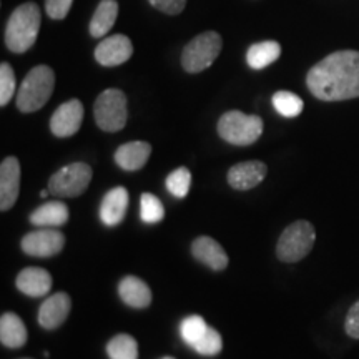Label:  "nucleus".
<instances>
[{"label": "nucleus", "instance_id": "f257e3e1", "mask_svg": "<svg viewBox=\"0 0 359 359\" xmlns=\"http://www.w3.org/2000/svg\"><path fill=\"white\" fill-rule=\"evenodd\" d=\"M309 92L323 102L359 97V52L339 50L323 58L306 75Z\"/></svg>", "mask_w": 359, "mask_h": 359}, {"label": "nucleus", "instance_id": "f03ea898", "mask_svg": "<svg viewBox=\"0 0 359 359\" xmlns=\"http://www.w3.org/2000/svg\"><path fill=\"white\" fill-rule=\"evenodd\" d=\"M42 13L37 4L25 2L12 12L6 27V45L13 53H24L37 40Z\"/></svg>", "mask_w": 359, "mask_h": 359}, {"label": "nucleus", "instance_id": "7ed1b4c3", "mask_svg": "<svg viewBox=\"0 0 359 359\" xmlns=\"http://www.w3.org/2000/svg\"><path fill=\"white\" fill-rule=\"evenodd\" d=\"M53 88H55V74L50 67H34L20 83L19 93H17V109L24 114L40 110L50 100Z\"/></svg>", "mask_w": 359, "mask_h": 359}, {"label": "nucleus", "instance_id": "20e7f679", "mask_svg": "<svg viewBox=\"0 0 359 359\" xmlns=\"http://www.w3.org/2000/svg\"><path fill=\"white\" fill-rule=\"evenodd\" d=\"M217 128L224 142L236 147H248L262 137L263 120L258 115H246L240 110H230L219 116Z\"/></svg>", "mask_w": 359, "mask_h": 359}, {"label": "nucleus", "instance_id": "39448f33", "mask_svg": "<svg viewBox=\"0 0 359 359\" xmlns=\"http://www.w3.org/2000/svg\"><path fill=\"white\" fill-rule=\"evenodd\" d=\"M316 241L314 226L306 219H298L291 223L281 233L276 245V257L283 263H298L306 258Z\"/></svg>", "mask_w": 359, "mask_h": 359}, {"label": "nucleus", "instance_id": "423d86ee", "mask_svg": "<svg viewBox=\"0 0 359 359\" xmlns=\"http://www.w3.org/2000/svg\"><path fill=\"white\" fill-rule=\"evenodd\" d=\"M223 40L218 32H203L196 35L185 45L182 52V65L188 74H200L213 65L219 52H222Z\"/></svg>", "mask_w": 359, "mask_h": 359}, {"label": "nucleus", "instance_id": "0eeeda50", "mask_svg": "<svg viewBox=\"0 0 359 359\" xmlns=\"http://www.w3.org/2000/svg\"><path fill=\"white\" fill-rule=\"evenodd\" d=\"M93 115H95V123L103 132H120L128 120L127 110V97L122 90L107 88L102 92L93 105Z\"/></svg>", "mask_w": 359, "mask_h": 359}, {"label": "nucleus", "instance_id": "6e6552de", "mask_svg": "<svg viewBox=\"0 0 359 359\" xmlns=\"http://www.w3.org/2000/svg\"><path fill=\"white\" fill-rule=\"evenodd\" d=\"M90 182H92L90 165L83 161H75L53 173L48 182V191L58 198H75L87 190Z\"/></svg>", "mask_w": 359, "mask_h": 359}, {"label": "nucleus", "instance_id": "1a4fd4ad", "mask_svg": "<svg viewBox=\"0 0 359 359\" xmlns=\"http://www.w3.org/2000/svg\"><path fill=\"white\" fill-rule=\"evenodd\" d=\"M20 246L22 251L29 257L52 258L64 250L65 236L55 228H40V230L27 233L22 238Z\"/></svg>", "mask_w": 359, "mask_h": 359}, {"label": "nucleus", "instance_id": "9d476101", "mask_svg": "<svg viewBox=\"0 0 359 359\" xmlns=\"http://www.w3.org/2000/svg\"><path fill=\"white\" fill-rule=\"evenodd\" d=\"M83 122V105L77 98L62 103L53 111L50 118V132L58 138H67L75 135L82 127Z\"/></svg>", "mask_w": 359, "mask_h": 359}, {"label": "nucleus", "instance_id": "9b49d317", "mask_svg": "<svg viewBox=\"0 0 359 359\" xmlns=\"http://www.w3.org/2000/svg\"><path fill=\"white\" fill-rule=\"evenodd\" d=\"M133 45L127 35L115 34L103 39L95 48V60L103 67H118L130 60Z\"/></svg>", "mask_w": 359, "mask_h": 359}, {"label": "nucleus", "instance_id": "f8f14e48", "mask_svg": "<svg viewBox=\"0 0 359 359\" xmlns=\"http://www.w3.org/2000/svg\"><path fill=\"white\" fill-rule=\"evenodd\" d=\"M20 191V163L15 156H7L0 165V210L7 212L15 205Z\"/></svg>", "mask_w": 359, "mask_h": 359}, {"label": "nucleus", "instance_id": "ddd939ff", "mask_svg": "<svg viewBox=\"0 0 359 359\" xmlns=\"http://www.w3.org/2000/svg\"><path fill=\"white\" fill-rule=\"evenodd\" d=\"M72 309V299L67 293L48 296L39 309V325L43 330H57L64 325Z\"/></svg>", "mask_w": 359, "mask_h": 359}, {"label": "nucleus", "instance_id": "4468645a", "mask_svg": "<svg viewBox=\"0 0 359 359\" xmlns=\"http://www.w3.org/2000/svg\"><path fill=\"white\" fill-rule=\"evenodd\" d=\"M266 165L263 161L251 160V161H241V163L233 165L228 172V183L235 190L245 191L251 190V188L258 187L266 177Z\"/></svg>", "mask_w": 359, "mask_h": 359}, {"label": "nucleus", "instance_id": "2eb2a0df", "mask_svg": "<svg viewBox=\"0 0 359 359\" xmlns=\"http://www.w3.org/2000/svg\"><path fill=\"white\" fill-rule=\"evenodd\" d=\"M128 191L123 187H115L105 193L100 203V219L105 226H116L123 222L128 210Z\"/></svg>", "mask_w": 359, "mask_h": 359}, {"label": "nucleus", "instance_id": "dca6fc26", "mask_svg": "<svg viewBox=\"0 0 359 359\" xmlns=\"http://www.w3.org/2000/svg\"><path fill=\"white\" fill-rule=\"evenodd\" d=\"M191 253L195 259L203 263L213 271H222L228 266V255L217 240L210 236H198L191 243Z\"/></svg>", "mask_w": 359, "mask_h": 359}, {"label": "nucleus", "instance_id": "f3484780", "mask_svg": "<svg viewBox=\"0 0 359 359\" xmlns=\"http://www.w3.org/2000/svg\"><path fill=\"white\" fill-rule=\"evenodd\" d=\"M15 285L20 293L32 296V298H40V296H45L50 291L52 276L47 269L29 266L19 273Z\"/></svg>", "mask_w": 359, "mask_h": 359}, {"label": "nucleus", "instance_id": "a211bd4d", "mask_svg": "<svg viewBox=\"0 0 359 359\" xmlns=\"http://www.w3.org/2000/svg\"><path fill=\"white\" fill-rule=\"evenodd\" d=\"M151 155V145L147 142H128L115 151V163L127 172H137L145 167Z\"/></svg>", "mask_w": 359, "mask_h": 359}, {"label": "nucleus", "instance_id": "6ab92c4d", "mask_svg": "<svg viewBox=\"0 0 359 359\" xmlns=\"http://www.w3.org/2000/svg\"><path fill=\"white\" fill-rule=\"evenodd\" d=\"M118 294L127 306L135 309H143L151 303L150 286L137 276H125L118 283Z\"/></svg>", "mask_w": 359, "mask_h": 359}, {"label": "nucleus", "instance_id": "aec40b11", "mask_svg": "<svg viewBox=\"0 0 359 359\" xmlns=\"http://www.w3.org/2000/svg\"><path fill=\"white\" fill-rule=\"evenodd\" d=\"M69 219V208L62 201H47L34 210L30 223L39 228H58Z\"/></svg>", "mask_w": 359, "mask_h": 359}, {"label": "nucleus", "instance_id": "412c9836", "mask_svg": "<svg viewBox=\"0 0 359 359\" xmlns=\"http://www.w3.org/2000/svg\"><path fill=\"white\" fill-rule=\"evenodd\" d=\"M27 327L15 313H4L0 318V343L6 348L17 349L27 343Z\"/></svg>", "mask_w": 359, "mask_h": 359}, {"label": "nucleus", "instance_id": "4be33fe9", "mask_svg": "<svg viewBox=\"0 0 359 359\" xmlns=\"http://www.w3.org/2000/svg\"><path fill=\"white\" fill-rule=\"evenodd\" d=\"M116 15H118V4L116 0H102L98 4L92 20H90V35L93 39H102L110 32L111 27L115 25Z\"/></svg>", "mask_w": 359, "mask_h": 359}, {"label": "nucleus", "instance_id": "5701e85b", "mask_svg": "<svg viewBox=\"0 0 359 359\" xmlns=\"http://www.w3.org/2000/svg\"><path fill=\"white\" fill-rule=\"evenodd\" d=\"M281 45L275 40L253 43L246 52V62L253 70H263L280 58Z\"/></svg>", "mask_w": 359, "mask_h": 359}, {"label": "nucleus", "instance_id": "b1692460", "mask_svg": "<svg viewBox=\"0 0 359 359\" xmlns=\"http://www.w3.org/2000/svg\"><path fill=\"white\" fill-rule=\"evenodd\" d=\"M110 359H138V343L130 334H116L107 344Z\"/></svg>", "mask_w": 359, "mask_h": 359}, {"label": "nucleus", "instance_id": "393cba45", "mask_svg": "<svg viewBox=\"0 0 359 359\" xmlns=\"http://www.w3.org/2000/svg\"><path fill=\"white\" fill-rule=\"evenodd\" d=\"M273 107L278 114L286 116V118H294V116L302 115L304 103L293 92H286V90H280L271 98Z\"/></svg>", "mask_w": 359, "mask_h": 359}, {"label": "nucleus", "instance_id": "a878e982", "mask_svg": "<svg viewBox=\"0 0 359 359\" xmlns=\"http://www.w3.org/2000/svg\"><path fill=\"white\" fill-rule=\"evenodd\" d=\"M208 327L210 326L206 325L203 318L198 316V314H193V316H188L182 321V325H180V336H182V339L185 341L188 346L193 348L196 341L206 333Z\"/></svg>", "mask_w": 359, "mask_h": 359}, {"label": "nucleus", "instance_id": "bb28decb", "mask_svg": "<svg viewBox=\"0 0 359 359\" xmlns=\"http://www.w3.org/2000/svg\"><path fill=\"white\" fill-rule=\"evenodd\" d=\"M165 217V208L158 196L154 193H143L140 198V218L143 223H158Z\"/></svg>", "mask_w": 359, "mask_h": 359}, {"label": "nucleus", "instance_id": "cd10ccee", "mask_svg": "<svg viewBox=\"0 0 359 359\" xmlns=\"http://www.w3.org/2000/svg\"><path fill=\"white\" fill-rule=\"evenodd\" d=\"M193 349L198 354H201V356H217V354L222 353L223 349L222 334H219L215 327L210 326L208 330H206V333L196 341Z\"/></svg>", "mask_w": 359, "mask_h": 359}, {"label": "nucleus", "instance_id": "c85d7f7f", "mask_svg": "<svg viewBox=\"0 0 359 359\" xmlns=\"http://www.w3.org/2000/svg\"><path fill=\"white\" fill-rule=\"evenodd\" d=\"M190 185L191 173L190 170L185 167L177 168L167 177V190L172 193L173 196H177V198H185L188 191H190Z\"/></svg>", "mask_w": 359, "mask_h": 359}, {"label": "nucleus", "instance_id": "c756f323", "mask_svg": "<svg viewBox=\"0 0 359 359\" xmlns=\"http://www.w3.org/2000/svg\"><path fill=\"white\" fill-rule=\"evenodd\" d=\"M15 93V74L7 62L0 65V105L6 107Z\"/></svg>", "mask_w": 359, "mask_h": 359}, {"label": "nucleus", "instance_id": "7c9ffc66", "mask_svg": "<svg viewBox=\"0 0 359 359\" xmlns=\"http://www.w3.org/2000/svg\"><path fill=\"white\" fill-rule=\"evenodd\" d=\"M74 0H45V11L53 20H62L69 15Z\"/></svg>", "mask_w": 359, "mask_h": 359}, {"label": "nucleus", "instance_id": "2f4dec72", "mask_svg": "<svg viewBox=\"0 0 359 359\" xmlns=\"http://www.w3.org/2000/svg\"><path fill=\"white\" fill-rule=\"evenodd\" d=\"M156 11L167 13V15H177L187 7V0H148Z\"/></svg>", "mask_w": 359, "mask_h": 359}, {"label": "nucleus", "instance_id": "473e14b6", "mask_svg": "<svg viewBox=\"0 0 359 359\" xmlns=\"http://www.w3.org/2000/svg\"><path fill=\"white\" fill-rule=\"evenodd\" d=\"M344 331L353 339H359V302H356L349 308L346 321H344Z\"/></svg>", "mask_w": 359, "mask_h": 359}, {"label": "nucleus", "instance_id": "72a5a7b5", "mask_svg": "<svg viewBox=\"0 0 359 359\" xmlns=\"http://www.w3.org/2000/svg\"><path fill=\"white\" fill-rule=\"evenodd\" d=\"M48 193H50V191H47V190H42V191H40V198H47V195H48Z\"/></svg>", "mask_w": 359, "mask_h": 359}, {"label": "nucleus", "instance_id": "f704fd0d", "mask_svg": "<svg viewBox=\"0 0 359 359\" xmlns=\"http://www.w3.org/2000/svg\"><path fill=\"white\" fill-rule=\"evenodd\" d=\"M163 359H175V358H163Z\"/></svg>", "mask_w": 359, "mask_h": 359}]
</instances>
